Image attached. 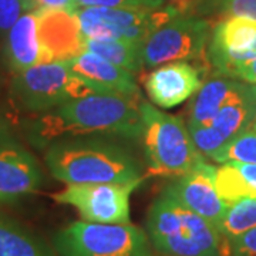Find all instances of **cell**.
I'll list each match as a JSON object with an SVG mask.
<instances>
[{
    "instance_id": "cell-1",
    "label": "cell",
    "mask_w": 256,
    "mask_h": 256,
    "mask_svg": "<svg viewBox=\"0 0 256 256\" xmlns=\"http://www.w3.org/2000/svg\"><path fill=\"white\" fill-rule=\"evenodd\" d=\"M141 94L96 92L36 114L26 124L28 141L46 150L57 140L82 136L141 138Z\"/></svg>"
},
{
    "instance_id": "cell-2",
    "label": "cell",
    "mask_w": 256,
    "mask_h": 256,
    "mask_svg": "<svg viewBox=\"0 0 256 256\" xmlns=\"http://www.w3.org/2000/svg\"><path fill=\"white\" fill-rule=\"evenodd\" d=\"M47 168L67 184H131L142 181V164L122 141L110 136L57 140L46 148Z\"/></svg>"
},
{
    "instance_id": "cell-3",
    "label": "cell",
    "mask_w": 256,
    "mask_h": 256,
    "mask_svg": "<svg viewBox=\"0 0 256 256\" xmlns=\"http://www.w3.org/2000/svg\"><path fill=\"white\" fill-rule=\"evenodd\" d=\"M146 230L152 248L164 256H228V240L216 225L165 191L148 210Z\"/></svg>"
},
{
    "instance_id": "cell-4",
    "label": "cell",
    "mask_w": 256,
    "mask_h": 256,
    "mask_svg": "<svg viewBox=\"0 0 256 256\" xmlns=\"http://www.w3.org/2000/svg\"><path fill=\"white\" fill-rule=\"evenodd\" d=\"M142 148L151 174L181 176L192 170L204 154L195 146L188 126L176 116L160 111L141 101Z\"/></svg>"
},
{
    "instance_id": "cell-5",
    "label": "cell",
    "mask_w": 256,
    "mask_h": 256,
    "mask_svg": "<svg viewBox=\"0 0 256 256\" xmlns=\"http://www.w3.org/2000/svg\"><path fill=\"white\" fill-rule=\"evenodd\" d=\"M100 92L67 62L38 63L12 76L9 96L16 110L40 114L67 101Z\"/></svg>"
},
{
    "instance_id": "cell-6",
    "label": "cell",
    "mask_w": 256,
    "mask_h": 256,
    "mask_svg": "<svg viewBox=\"0 0 256 256\" xmlns=\"http://www.w3.org/2000/svg\"><path fill=\"white\" fill-rule=\"evenodd\" d=\"M53 246L58 256H152L146 230L131 224L77 220L56 232Z\"/></svg>"
},
{
    "instance_id": "cell-7",
    "label": "cell",
    "mask_w": 256,
    "mask_h": 256,
    "mask_svg": "<svg viewBox=\"0 0 256 256\" xmlns=\"http://www.w3.org/2000/svg\"><path fill=\"white\" fill-rule=\"evenodd\" d=\"M84 37L121 38L146 43L150 36L180 14L172 6L161 8H102L78 6L74 10Z\"/></svg>"
},
{
    "instance_id": "cell-8",
    "label": "cell",
    "mask_w": 256,
    "mask_h": 256,
    "mask_svg": "<svg viewBox=\"0 0 256 256\" xmlns=\"http://www.w3.org/2000/svg\"><path fill=\"white\" fill-rule=\"evenodd\" d=\"M208 60L220 77L256 86V22L226 16L212 28Z\"/></svg>"
},
{
    "instance_id": "cell-9",
    "label": "cell",
    "mask_w": 256,
    "mask_h": 256,
    "mask_svg": "<svg viewBox=\"0 0 256 256\" xmlns=\"http://www.w3.org/2000/svg\"><path fill=\"white\" fill-rule=\"evenodd\" d=\"M210 34L212 28L206 18L180 13L156 30L144 43V67L195 60L208 48Z\"/></svg>"
},
{
    "instance_id": "cell-10",
    "label": "cell",
    "mask_w": 256,
    "mask_h": 256,
    "mask_svg": "<svg viewBox=\"0 0 256 256\" xmlns=\"http://www.w3.org/2000/svg\"><path fill=\"white\" fill-rule=\"evenodd\" d=\"M141 182L67 185L63 191L53 194V200L74 206L88 222L130 224V198Z\"/></svg>"
},
{
    "instance_id": "cell-11",
    "label": "cell",
    "mask_w": 256,
    "mask_h": 256,
    "mask_svg": "<svg viewBox=\"0 0 256 256\" xmlns=\"http://www.w3.org/2000/svg\"><path fill=\"white\" fill-rule=\"evenodd\" d=\"M215 171L216 166L202 160L186 174L176 176L174 182L170 184L164 191L188 210L216 225L228 205L216 191Z\"/></svg>"
},
{
    "instance_id": "cell-12",
    "label": "cell",
    "mask_w": 256,
    "mask_h": 256,
    "mask_svg": "<svg viewBox=\"0 0 256 256\" xmlns=\"http://www.w3.org/2000/svg\"><path fill=\"white\" fill-rule=\"evenodd\" d=\"M256 121V86L242 98L229 102L210 124L188 128L204 156H210L224 144L252 128Z\"/></svg>"
},
{
    "instance_id": "cell-13",
    "label": "cell",
    "mask_w": 256,
    "mask_h": 256,
    "mask_svg": "<svg viewBox=\"0 0 256 256\" xmlns=\"http://www.w3.org/2000/svg\"><path fill=\"white\" fill-rule=\"evenodd\" d=\"M38 37L46 62H68L84 50L78 18L74 10L40 9Z\"/></svg>"
},
{
    "instance_id": "cell-14",
    "label": "cell",
    "mask_w": 256,
    "mask_h": 256,
    "mask_svg": "<svg viewBox=\"0 0 256 256\" xmlns=\"http://www.w3.org/2000/svg\"><path fill=\"white\" fill-rule=\"evenodd\" d=\"M42 184L43 172L32 152L18 142L0 146V204L23 200Z\"/></svg>"
},
{
    "instance_id": "cell-15",
    "label": "cell",
    "mask_w": 256,
    "mask_h": 256,
    "mask_svg": "<svg viewBox=\"0 0 256 256\" xmlns=\"http://www.w3.org/2000/svg\"><path fill=\"white\" fill-rule=\"evenodd\" d=\"M146 94L160 108H174L200 92V70L188 62H172L160 66L144 80Z\"/></svg>"
},
{
    "instance_id": "cell-16",
    "label": "cell",
    "mask_w": 256,
    "mask_h": 256,
    "mask_svg": "<svg viewBox=\"0 0 256 256\" xmlns=\"http://www.w3.org/2000/svg\"><path fill=\"white\" fill-rule=\"evenodd\" d=\"M2 62L12 74L20 73L38 63H46L38 37L37 12H26L10 28L2 46Z\"/></svg>"
},
{
    "instance_id": "cell-17",
    "label": "cell",
    "mask_w": 256,
    "mask_h": 256,
    "mask_svg": "<svg viewBox=\"0 0 256 256\" xmlns=\"http://www.w3.org/2000/svg\"><path fill=\"white\" fill-rule=\"evenodd\" d=\"M74 73L94 86L100 92L141 94L132 72L111 63L88 50L67 62Z\"/></svg>"
},
{
    "instance_id": "cell-18",
    "label": "cell",
    "mask_w": 256,
    "mask_h": 256,
    "mask_svg": "<svg viewBox=\"0 0 256 256\" xmlns=\"http://www.w3.org/2000/svg\"><path fill=\"white\" fill-rule=\"evenodd\" d=\"M255 86L228 77L215 78L202 84L195 94L188 112V128L206 126L229 102L246 96Z\"/></svg>"
},
{
    "instance_id": "cell-19",
    "label": "cell",
    "mask_w": 256,
    "mask_h": 256,
    "mask_svg": "<svg viewBox=\"0 0 256 256\" xmlns=\"http://www.w3.org/2000/svg\"><path fill=\"white\" fill-rule=\"evenodd\" d=\"M0 256H58L36 232L16 218L0 214Z\"/></svg>"
},
{
    "instance_id": "cell-20",
    "label": "cell",
    "mask_w": 256,
    "mask_h": 256,
    "mask_svg": "<svg viewBox=\"0 0 256 256\" xmlns=\"http://www.w3.org/2000/svg\"><path fill=\"white\" fill-rule=\"evenodd\" d=\"M215 186L226 205L256 198V164L236 161L220 164L215 171Z\"/></svg>"
},
{
    "instance_id": "cell-21",
    "label": "cell",
    "mask_w": 256,
    "mask_h": 256,
    "mask_svg": "<svg viewBox=\"0 0 256 256\" xmlns=\"http://www.w3.org/2000/svg\"><path fill=\"white\" fill-rule=\"evenodd\" d=\"M142 47V43L131 40L84 37V50H88L132 73L141 72L144 67Z\"/></svg>"
},
{
    "instance_id": "cell-22",
    "label": "cell",
    "mask_w": 256,
    "mask_h": 256,
    "mask_svg": "<svg viewBox=\"0 0 256 256\" xmlns=\"http://www.w3.org/2000/svg\"><path fill=\"white\" fill-rule=\"evenodd\" d=\"M216 228L228 242L256 228V198H244L228 205Z\"/></svg>"
},
{
    "instance_id": "cell-23",
    "label": "cell",
    "mask_w": 256,
    "mask_h": 256,
    "mask_svg": "<svg viewBox=\"0 0 256 256\" xmlns=\"http://www.w3.org/2000/svg\"><path fill=\"white\" fill-rule=\"evenodd\" d=\"M212 161L225 164L230 161L256 164V131L249 128L234 137L210 156Z\"/></svg>"
},
{
    "instance_id": "cell-24",
    "label": "cell",
    "mask_w": 256,
    "mask_h": 256,
    "mask_svg": "<svg viewBox=\"0 0 256 256\" xmlns=\"http://www.w3.org/2000/svg\"><path fill=\"white\" fill-rule=\"evenodd\" d=\"M26 12V0H0V50L10 28Z\"/></svg>"
},
{
    "instance_id": "cell-25",
    "label": "cell",
    "mask_w": 256,
    "mask_h": 256,
    "mask_svg": "<svg viewBox=\"0 0 256 256\" xmlns=\"http://www.w3.org/2000/svg\"><path fill=\"white\" fill-rule=\"evenodd\" d=\"M14 111L18 110L10 98L9 92H8V96H3V92L0 90V146L18 142L14 138V132H13L14 120H16L13 117Z\"/></svg>"
},
{
    "instance_id": "cell-26",
    "label": "cell",
    "mask_w": 256,
    "mask_h": 256,
    "mask_svg": "<svg viewBox=\"0 0 256 256\" xmlns=\"http://www.w3.org/2000/svg\"><path fill=\"white\" fill-rule=\"evenodd\" d=\"M78 6L102 8H161L165 0H76Z\"/></svg>"
},
{
    "instance_id": "cell-27",
    "label": "cell",
    "mask_w": 256,
    "mask_h": 256,
    "mask_svg": "<svg viewBox=\"0 0 256 256\" xmlns=\"http://www.w3.org/2000/svg\"><path fill=\"white\" fill-rule=\"evenodd\" d=\"M228 256H256V228L228 242Z\"/></svg>"
},
{
    "instance_id": "cell-28",
    "label": "cell",
    "mask_w": 256,
    "mask_h": 256,
    "mask_svg": "<svg viewBox=\"0 0 256 256\" xmlns=\"http://www.w3.org/2000/svg\"><path fill=\"white\" fill-rule=\"evenodd\" d=\"M218 14H220L222 18L238 16L256 22V0H228L222 6Z\"/></svg>"
},
{
    "instance_id": "cell-29",
    "label": "cell",
    "mask_w": 256,
    "mask_h": 256,
    "mask_svg": "<svg viewBox=\"0 0 256 256\" xmlns=\"http://www.w3.org/2000/svg\"><path fill=\"white\" fill-rule=\"evenodd\" d=\"M226 2L228 0H191L188 4V13L202 18L210 14H218Z\"/></svg>"
},
{
    "instance_id": "cell-30",
    "label": "cell",
    "mask_w": 256,
    "mask_h": 256,
    "mask_svg": "<svg viewBox=\"0 0 256 256\" xmlns=\"http://www.w3.org/2000/svg\"><path fill=\"white\" fill-rule=\"evenodd\" d=\"M28 12L40 9L76 10L78 8L76 0H26Z\"/></svg>"
},
{
    "instance_id": "cell-31",
    "label": "cell",
    "mask_w": 256,
    "mask_h": 256,
    "mask_svg": "<svg viewBox=\"0 0 256 256\" xmlns=\"http://www.w3.org/2000/svg\"><path fill=\"white\" fill-rule=\"evenodd\" d=\"M252 128H254V130H255V131H256V121H255V122H254V126H252Z\"/></svg>"
}]
</instances>
